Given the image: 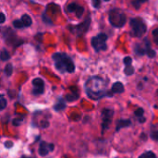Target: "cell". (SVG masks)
Segmentation results:
<instances>
[{"mask_svg":"<svg viewBox=\"0 0 158 158\" xmlns=\"http://www.w3.org/2000/svg\"><path fill=\"white\" fill-rule=\"evenodd\" d=\"M21 121H22V119H14V120H13V124H14L15 126H19L20 123H21Z\"/></svg>","mask_w":158,"mask_h":158,"instance_id":"obj_30","label":"cell"},{"mask_svg":"<svg viewBox=\"0 0 158 158\" xmlns=\"http://www.w3.org/2000/svg\"><path fill=\"white\" fill-rule=\"evenodd\" d=\"M125 73L127 75H132L134 73V69L132 67L131 65H129V66H126V69H125Z\"/></svg>","mask_w":158,"mask_h":158,"instance_id":"obj_21","label":"cell"},{"mask_svg":"<svg viewBox=\"0 0 158 158\" xmlns=\"http://www.w3.org/2000/svg\"><path fill=\"white\" fill-rule=\"evenodd\" d=\"M107 84L106 81L97 76L91 77L85 83V90L87 95L94 100H98L106 94Z\"/></svg>","mask_w":158,"mask_h":158,"instance_id":"obj_1","label":"cell"},{"mask_svg":"<svg viewBox=\"0 0 158 158\" xmlns=\"http://www.w3.org/2000/svg\"><path fill=\"white\" fill-rule=\"evenodd\" d=\"M131 124L130 120L126 119V120H119L116 124V131H119L121 128H125V127H129Z\"/></svg>","mask_w":158,"mask_h":158,"instance_id":"obj_15","label":"cell"},{"mask_svg":"<svg viewBox=\"0 0 158 158\" xmlns=\"http://www.w3.org/2000/svg\"><path fill=\"white\" fill-rule=\"evenodd\" d=\"M91 5L94 6V8H98L101 5V0H91Z\"/></svg>","mask_w":158,"mask_h":158,"instance_id":"obj_24","label":"cell"},{"mask_svg":"<svg viewBox=\"0 0 158 158\" xmlns=\"http://www.w3.org/2000/svg\"><path fill=\"white\" fill-rule=\"evenodd\" d=\"M21 21L24 25V28H26V27H30V25H32L33 23V20H32V18H30L29 15L27 14H24L22 15V17H21Z\"/></svg>","mask_w":158,"mask_h":158,"instance_id":"obj_12","label":"cell"},{"mask_svg":"<svg viewBox=\"0 0 158 158\" xmlns=\"http://www.w3.org/2000/svg\"><path fill=\"white\" fill-rule=\"evenodd\" d=\"M135 115L138 116V118H141L142 115H143V109H142V108H138L135 111Z\"/></svg>","mask_w":158,"mask_h":158,"instance_id":"obj_26","label":"cell"},{"mask_svg":"<svg viewBox=\"0 0 158 158\" xmlns=\"http://www.w3.org/2000/svg\"><path fill=\"white\" fill-rule=\"evenodd\" d=\"M52 59L55 66V69L61 73H72L75 71V65L71 58L66 53H55L52 55Z\"/></svg>","mask_w":158,"mask_h":158,"instance_id":"obj_2","label":"cell"},{"mask_svg":"<svg viewBox=\"0 0 158 158\" xmlns=\"http://www.w3.org/2000/svg\"><path fill=\"white\" fill-rule=\"evenodd\" d=\"M5 21H6V16L4 15V13L0 12V24L4 23Z\"/></svg>","mask_w":158,"mask_h":158,"instance_id":"obj_29","label":"cell"},{"mask_svg":"<svg viewBox=\"0 0 158 158\" xmlns=\"http://www.w3.org/2000/svg\"><path fill=\"white\" fill-rule=\"evenodd\" d=\"M157 94H158V91H157Z\"/></svg>","mask_w":158,"mask_h":158,"instance_id":"obj_37","label":"cell"},{"mask_svg":"<svg viewBox=\"0 0 158 158\" xmlns=\"http://www.w3.org/2000/svg\"><path fill=\"white\" fill-rule=\"evenodd\" d=\"M66 107V105L63 103L62 101H60L58 104H57L55 105V110H57V111H59V110H62Z\"/></svg>","mask_w":158,"mask_h":158,"instance_id":"obj_22","label":"cell"},{"mask_svg":"<svg viewBox=\"0 0 158 158\" xmlns=\"http://www.w3.org/2000/svg\"><path fill=\"white\" fill-rule=\"evenodd\" d=\"M54 150V144L52 143H46V142H41V144L39 146V155H42V156H44L48 155V152L53 151Z\"/></svg>","mask_w":158,"mask_h":158,"instance_id":"obj_9","label":"cell"},{"mask_svg":"<svg viewBox=\"0 0 158 158\" xmlns=\"http://www.w3.org/2000/svg\"><path fill=\"white\" fill-rule=\"evenodd\" d=\"M89 26H90V19L88 18L84 22H82L81 24L78 25V26H75L74 29L77 30L78 34L80 35V34H83L84 33H86V30H88Z\"/></svg>","mask_w":158,"mask_h":158,"instance_id":"obj_10","label":"cell"},{"mask_svg":"<svg viewBox=\"0 0 158 158\" xmlns=\"http://www.w3.org/2000/svg\"><path fill=\"white\" fill-rule=\"evenodd\" d=\"M124 91V85L121 82H116L112 86V93L114 94H121Z\"/></svg>","mask_w":158,"mask_h":158,"instance_id":"obj_11","label":"cell"},{"mask_svg":"<svg viewBox=\"0 0 158 158\" xmlns=\"http://www.w3.org/2000/svg\"><path fill=\"white\" fill-rule=\"evenodd\" d=\"M5 145H6V147H12V142L11 141H6L5 142Z\"/></svg>","mask_w":158,"mask_h":158,"instance_id":"obj_31","label":"cell"},{"mask_svg":"<svg viewBox=\"0 0 158 158\" xmlns=\"http://www.w3.org/2000/svg\"><path fill=\"white\" fill-rule=\"evenodd\" d=\"M23 158H27V157H23Z\"/></svg>","mask_w":158,"mask_h":158,"instance_id":"obj_36","label":"cell"},{"mask_svg":"<svg viewBox=\"0 0 158 158\" xmlns=\"http://www.w3.org/2000/svg\"><path fill=\"white\" fill-rule=\"evenodd\" d=\"M145 48H146V55L149 58H154L155 57V50H152L150 47V43L148 42V40H145Z\"/></svg>","mask_w":158,"mask_h":158,"instance_id":"obj_14","label":"cell"},{"mask_svg":"<svg viewBox=\"0 0 158 158\" xmlns=\"http://www.w3.org/2000/svg\"><path fill=\"white\" fill-rule=\"evenodd\" d=\"M7 106V101L6 99H4L3 97L0 98V110H3L6 108Z\"/></svg>","mask_w":158,"mask_h":158,"instance_id":"obj_23","label":"cell"},{"mask_svg":"<svg viewBox=\"0 0 158 158\" xmlns=\"http://www.w3.org/2000/svg\"><path fill=\"white\" fill-rule=\"evenodd\" d=\"M152 34L155 35V37H157V35H158V29H155L154 32H152Z\"/></svg>","mask_w":158,"mask_h":158,"instance_id":"obj_32","label":"cell"},{"mask_svg":"<svg viewBox=\"0 0 158 158\" xmlns=\"http://www.w3.org/2000/svg\"><path fill=\"white\" fill-rule=\"evenodd\" d=\"M9 58H10V55H9L8 51L6 49L2 50L1 54H0V59H1L2 61H7V60L9 59Z\"/></svg>","mask_w":158,"mask_h":158,"instance_id":"obj_16","label":"cell"},{"mask_svg":"<svg viewBox=\"0 0 158 158\" xmlns=\"http://www.w3.org/2000/svg\"><path fill=\"white\" fill-rule=\"evenodd\" d=\"M33 94L35 95L42 94L44 91V82L42 79L36 78L33 80Z\"/></svg>","mask_w":158,"mask_h":158,"instance_id":"obj_7","label":"cell"},{"mask_svg":"<svg viewBox=\"0 0 158 158\" xmlns=\"http://www.w3.org/2000/svg\"><path fill=\"white\" fill-rule=\"evenodd\" d=\"M131 62H132V58H130V57H126L124 58V64L126 66H129V65H131Z\"/></svg>","mask_w":158,"mask_h":158,"instance_id":"obj_28","label":"cell"},{"mask_svg":"<svg viewBox=\"0 0 158 158\" xmlns=\"http://www.w3.org/2000/svg\"><path fill=\"white\" fill-rule=\"evenodd\" d=\"M13 72V67H12V64L8 63L7 66H6V69H5V73H6L7 76H11Z\"/></svg>","mask_w":158,"mask_h":158,"instance_id":"obj_18","label":"cell"},{"mask_svg":"<svg viewBox=\"0 0 158 158\" xmlns=\"http://www.w3.org/2000/svg\"><path fill=\"white\" fill-rule=\"evenodd\" d=\"M79 97L78 96V94H76V95H74V94H72V95H67L66 96V99H67L68 101H69V102H71V101H74V100H76Z\"/></svg>","mask_w":158,"mask_h":158,"instance_id":"obj_25","label":"cell"},{"mask_svg":"<svg viewBox=\"0 0 158 158\" xmlns=\"http://www.w3.org/2000/svg\"><path fill=\"white\" fill-rule=\"evenodd\" d=\"M13 26L17 29H21L24 28V25L21 21V19H17V20H14L13 21Z\"/></svg>","mask_w":158,"mask_h":158,"instance_id":"obj_19","label":"cell"},{"mask_svg":"<svg viewBox=\"0 0 158 158\" xmlns=\"http://www.w3.org/2000/svg\"><path fill=\"white\" fill-rule=\"evenodd\" d=\"M102 114H103V124H102V127H103V130H105L109 128L114 112L112 109H104Z\"/></svg>","mask_w":158,"mask_h":158,"instance_id":"obj_6","label":"cell"},{"mask_svg":"<svg viewBox=\"0 0 158 158\" xmlns=\"http://www.w3.org/2000/svg\"><path fill=\"white\" fill-rule=\"evenodd\" d=\"M130 27L132 29V33L136 37H141L146 33V24L141 19L136 18L130 19Z\"/></svg>","mask_w":158,"mask_h":158,"instance_id":"obj_4","label":"cell"},{"mask_svg":"<svg viewBox=\"0 0 158 158\" xmlns=\"http://www.w3.org/2000/svg\"><path fill=\"white\" fill-rule=\"evenodd\" d=\"M106 40H107V35L105 33H100L96 35L95 37H93L91 43L96 52H100V51L106 50V48H107V46H106Z\"/></svg>","mask_w":158,"mask_h":158,"instance_id":"obj_5","label":"cell"},{"mask_svg":"<svg viewBox=\"0 0 158 158\" xmlns=\"http://www.w3.org/2000/svg\"><path fill=\"white\" fill-rule=\"evenodd\" d=\"M151 137L152 140L155 141H158V130H154L151 133Z\"/></svg>","mask_w":158,"mask_h":158,"instance_id":"obj_27","label":"cell"},{"mask_svg":"<svg viewBox=\"0 0 158 158\" xmlns=\"http://www.w3.org/2000/svg\"><path fill=\"white\" fill-rule=\"evenodd\" d=\"M146 1H148V0H133V1H132V5H133V7L135 8H140L141 5Z\"/></svg>","mask_w":158,"mask_h":158,"instance_id":"obj_20","label":"cell"},{"mask_svg":"<svg viewBox=\"0 0 158 158\" xmlns=\"http://www.w3.org/2000/svg\"><path fill=\"white\" fill-rule=\"evenodd\" d=\"M66 10L69 12V13H75L76 16L78 18H80L81 16L83 15V12H84V8L82 7L79 6L76 3H71L69 4V6L66 8Z\"/></svg>","mask_w":158,"mask_h":158,"instance_id":"obj_8","label":"cell"},{"mask_svg":"<svg viewBox=\"0 0 158 158\" xmlns=\"http://www.w3.org/2000/svg\"><path fill=\"white\" fill-rule=\"evenodd\" d=\"M134 51L137 55H146V48L145 46H141L140 44H136L134 46Z\"/></svg>","mask_w":158,"mask_h":158,"instance_id":"obj_13","label":"cell"},{"mask_svg":"<svg viewBox=\"0 0 158 158\" xmlns=\"http://www.w3.org/2000/svg\"><path fill=\"white\" fill-rule=\"evenodd\" d=\"M139 158H156V155L152 151H148L144 152V154H142Z\"/></svg>","mask_w":158,"mask_h":158,"instance_id":"obj_17","label":"cell"},{"mask_svg":"<svg viewBox=\"0 0 158 158\" xmlns=\"http://www.w3.org/2000/svg\"><path fill=\"white\" fill-rule=\"evenodd\" d=\"M0 98H2V95L1 94H0Z\"/></svg>","mask_w":158,"mask_h":158,"instance_id":"obj_35","label":"cell"},{"mask_svg":"<svg viewBox=\"0 0 158 158\" xmlns=\"http://www.w3.org/2000/svg\"><path fill=\"white\" fill-rule=\"evenodd\" d=\"M155 43H156V44H158V37H155Z\"/></svg>","mask_w":158,"mask_h":158,"instance_id":"obj_33","label":"cell"},{"mask_svg":"<svg viewBox=\"0 0 158 158\" xmlns=\"http://www.w3.org/2000/svg\"><path fill=\"white\" fill-rule=\"evenodd\" d=\"M109 22L111 23L112 26H114L116 28H121L122 26H124L126 23V15L121 12L119 9H112L109 12L108 16Z\"/></svg>","mask_w":158,"mask_h":158,"instance_id":"obj_3","label":"cell"},{"mask_svg":"<svg viewBox=\"0 0 158 158\" xmlns=\"http://www.w3.org/2000/svg\"><path fill=\"white\" fill-rule=\"evenodd\" d=\"M104 1H105V2H107V1H109V0H104Z\"/></svg>","mask_w":158,"mask_h":158,"instance_id":"obj_34","label":"cell"}]
</instances>
